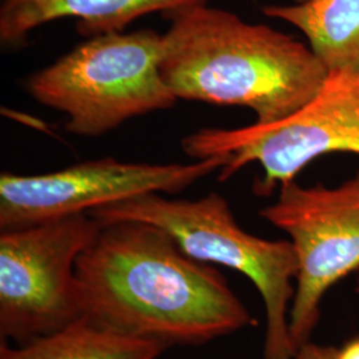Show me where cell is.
<instances>
[{"instance_id": "cell-8", "label": "cell", "mask_w": 359, "mask_h": 359, "mask_svg": "<svg viewBox=\"0 0 359 359\" xmlns=\"http://www.w3.org/2000/svg\"><path fill=\"white\" fill-rule=\"evenodd\" d=\"M226 156L192 164L92 160L44 175H0V229L10 231L92 210L147 193L181 192L225 167Z\"/></svg>"}, {"instance_id": "cell-1", "label": "cell", "mask_w": 359, "mask_h": 359, "mask_svg": "<svg viewBox=\"0 0 359 359\" xmlns=\"http://www.w3.org/2000/svg\"><path fill=\"white\" fill-rule=\"evenodd\" d=\"M80 318L165 346H198L257 322L212 265L139 221L102 228L76 262Z\"/></svg>"}, {"instance_id": "cell-2", "label": "cell", "mask_w": 359, "mask_h": 359, "mask_svg": "<svg viewBox=\"0 0 359 359\" xmlns=\"http://www.w3.org/2000/svg\"><path fill=\"white\" fill-rule=\"evenodd\" d=\"M205 3L163 13L160 72L179 100L245 107L268 126L314 97L329 71L309 44Z\"/></svg>"}, {"instance_id": "cell-4", "label": "cell", "mask_w": 359, "mask_h": 359, "mask_svg": "<svg viewBox=\"0 0 359 359\" xmlns=\"http://www.w3.org/2000/svg\"><path fill=\"white\" fill-rule=\"evenodd\" d=\"M163 35L154 29L97 35L27 80L39 104L68 117L65 129L96 137L129 118L175 107L160 72Z\"/></svg>"}, {"instance_id": "cell-6", "label": "cell", "mask_w": 359, "mask_h": 359, "mask_svg": "<svg viewBox=\"0 0 359 359\" xmlns=\"http://www.w3.org/2000/svg\"><path fill=\"white\" fill-rule=\"evenodd\" d=\"M102 228L90 215L0 234V335L23 345L80 318L76 262Z\"/></svg>"}, {"instance_id": "cell-14", "label": "cell", "mask_w": 359, "mask_h": 359, "mask_svg": "<svg viewBox=\"0 0 359 359\" xmlns=\"http://www.w3.org/2000/svg\"><path fill=\"white\" fill-rule=\"evenodd\" d=\"M294 3H301V1H304V0H293Z\"/></svg>"}, {"instance_id": "cell-12", "label": "cell", "mask_w": 359, "mask_h": 359, "mask_svg": "<svg viewBox=\"0 0 359 359\" xmlns=\"http://www.w3.org/2000/svg\"><path fill=\"white\" fill-rule=\"evenodd\" d=\"M335 348L313 344L311 341L299 347L292 359H334Z\"/></svg>"}, {"instance_id": "cell-3", "label": "cell", "mask_w": 359, "mask_h": 359, "mask_svg": "<svg viewBox=\"0 0 359 359\" xmlns=\"http://www.w3.org/2000/svg\"><path fill=\"white\" fill-rule=\"evenodd\" d=\"M90 215L102 224H151L167 231L194 259L244 274L256 286L266 313L262 359L294 357L289 314L298 266L294 248L289 240L271 241L244 231L228 201L218 193H209L193 201L147 193L95 209Z\"/></svg>"}, {"instance_id": "cell-7", "label": "cell", "mask_w": 359, "mask_h": 359, "mask_svg": "<svg viewBox=\"0 0 359 359\" xmlns=\"http://www.w3.org/2000/svg\"><path fill=\"white\" fill-rule=\"evenodd\" d=\"M259 216L285 231L297 257L289 332L295 351L310 341L322 298L359 269V172L338 187H280L278 198Z\"/></svg>"}, {"instance_id": "cell-5", "label": "cell", "mask_w": 359, "mask_h": 359, "mask_svg": "<svg viewBox=\"0 0 359 359\" xmlns=\"http://www.w3.org/2000/svg\"><path fill=\"white\" fill-rule=\"evenodd\" d=\"M181 145L196 160L226 156L229 161L221 168L219 181L256 163L264 173L255 193L268 197L321 156L359 154V72L330 71L309 103L277 123L200 129Z\"/></svg>"}, {"instance_id": "cell-9", "label": "cell", "mask_w": 359, "mask_h": 359, "mask_svg": "<svg viewBox=\"0 0 359 359\" xmlns=\"http://www.w3.org/2000/svg\"><path fill=\"white\" fill-rule=\"evenodd\" d=\"M206 0H3L0 40L19 46L35 28L53 20L77 19L83 36L123 32L132 22L154 13H165Z\"/></svg>"}, {"instance_id": "cell-13", "label": "cell", "mask_w": 359, "mask_h": 359, "mask_svg": "<svg viewBox=\"0 0 359 359\" xmlns=\"http://www.w3.org/2000/svg\"><path fill=\"white\" fill-rule=\"evenodd\" d=\"M334 359H359V338L348 341L341 348H335Z\"/></svg>"}, {"instance_id": "cell-10", "label": "cell", "mask_w": 359, "mask_h": 359, "mask_svg": "<svg viewBox=\"0 0 359 359\" xmlns=\"http://www.w3.org/2000/svg\"><path fill=\"white\" fill-rule=\"evenodd\" d=\"M261 11L299 29L329 72H359V0H304Z\"/></svg>"}, {"instance_id": "cell-11", "label": "cell", "mask_w": 359, "mask_h": 359, "mask_svg": "<svg viewBox=\"0 0 359 359\" xmlns=\"http://www.w3.org/2000/svg\"><path fill=\"white\" fill-rule=\"evenodd\" d=\"M168 348L79 318L23 345L11 347L1 341L0 359H158Z\"/></svg>"}]
</instances>
